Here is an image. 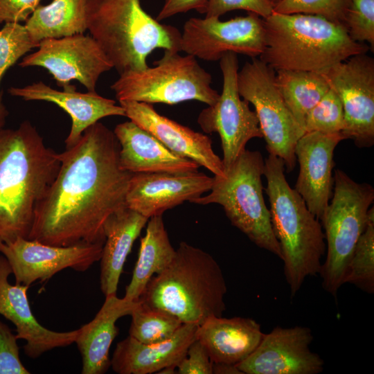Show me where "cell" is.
Returning a JSON list of instances; mask_svg holds the SVG:
<instances>
[{"label": "cell", "instance_id": "6da1fadb", "mask_svg": "<svg viewBox=\"0 0 374 374\" xmlns=\"http://www.w3.org/2000/svg\"><path fill=\"white\" fill-rule=\"evenodd\" d=\"M120 145L100 122L60 153L58 172L36 206L28 239L65 247L105 243L104 224L126 207L132 173L120 166Z\"/></svg>", "mask_w": 374, "mask_h": 374}, {"label": "cell", "instance_id": "7a4b0ae2", "mask_svg": "<svg viewBox=\"0 0 374 374\" xmlns=\"http://www.w3.org/2000/svg\"><path fill=\"white\" fill-rule=\"evenodd\" d=\"M60 166V153L28 121L0 128V244L28 239L36 206Z\"/></svg>", "mask_w": 374, "mask_h": 374}, {"label": "cell", "instance_id": "3957f363", "mask_svg": "<svg viewBox=\"0 0 374 374\" xmlns=\"http://www.w3.org/2000/svg\"><path fill=\"white\" fill-rule=\"evenodd\" d=\"M222 269L205 251L181 242L170 263L148 283L141 303L166 311L183 323L200 325L226 310Z\"/></svg>", "mask_w": 374, "mask_h": 374}, {"label": "cell", "instance_id": "277c9868", "mask_svg": "<svg viewBox=\"0 0 374 374\" xmlns=\"http://www.w3.org/2000/svg\"><path fill=\"white\" fill-rule=\"evenodd\" d=\"M264 21L266 46L259 57L275 71L323 73L369 50L352 39L343 24L321 16L273 12Z\"/></svg>", "mask_w": 374, "mask_h": 374}, {"label": "cell", "instance_id": "5b68a950", "mask_svg": "<svg viewBox=\"0 0 374 374\" xmlns=\"http://www.w3.org/2000/svg\"><path fill=\"white\" fill-rule=\"evenodd\" d=\"M285 170L283 161L269 154L265 160V190L273 231L280 247L284 274L294 296L307 277L319 274L326 247L319 220L289 185Z\"/></svg>", "mask_w": 374, "mask_h": 374}, {"label": "cell", "instance_id": "8992f818", "mask_svg": "<svg viewBox=\"0 0 374 374\" xmlns=\"http://www.w3.org/2000/svg\"><path fill=\"white\" fill-rule=\"evenodd\" d=\"M87 28L120 74L146 69L153 51H180L181 33L154 19L140 0H87Z\"/></svg>", "mask_w": 374, "mask_h": 374}, {"label": "cell", "instance_id": "52a82bcc", "mask_svg": "<svg viewBox=\"0 0 374 374\" xmlns=\"http://www.w3.org/2000/svg\"><path fill=\"white\" fill-rule=\"evenodd\" d=\"M264 166L260 152L245 150L225 170L224 176L213 177L208 195L195 198L190 203L220 204L232 225L258 247L281 259L280 247L263 197Z\"/></svg>", "mask_w": 374, "mask_h": 374}, {"label": "cell", "instance_id": "ba28073f", "mask_svg": "<svg viewBox=\"0 0 374 374\" xmlns=\"http://www.w3.org/2000/svg\"><path fill=\"white\" fill-rule=\"evenodd\" d=\"M373 201L371 184L356 182L340 169L335 170L332 196L319 219L324 229L326 258L319 274L323 288L333 296L346 283L353 253L366 226Z\"/></svg>", "mask_w": 374, "mask_h": 374}, {"label": "cell", "instance_id": "9c48e42d", "mask_svg": "<svg viewBox=\"0 0 374 374\" xmlns=\"http://www.w3.org/2000/svg\"><path fill=\"white\" fill-rule=\"evenodd\" d=\"M139 71L120 74L111 85L118 101L175 105L197 100L215 104L220 94L212 87V77L196 60L187 54L164 51L163 57Z\"/></svg>", "mask_w": 374, "mask_h": 374}, {"label": "cell", "instance_id": "30bf717a", "mask_svg": "<svg viewBox=\"0 0 374 374\" xmlns=\"http://www.w3.org/2000/svg\"><path fill=\"white\" fill-rule=\"evenodd\" d=\"M237 82L240 96L254 107L267 150L281 159L291 172L296 163V142L305 132L280 93L276 71L253 57L238 71Z\"/></svg>", "mask_w": 374, "mask_h": 374}, {"label": "cell", "instance_id": "8fae6325", "mask_svg": "<svg viewBox=\"0 0 374 374\" xmlns=\"http://www.w3.org/2000/svg\"><path fill=\"white\" fill-rule=\"evenodd\" d=\"M220 66L223 77L222 93L215 104L202 110L197 123L205 133L219 134L226 170L246 150L249 141L262 138V134L256 112L238 92L237 54L223 55Z\"/></svg>", "mask_w": 374, "mask_h": 374}, {"label": "cell", "instance_id": "7c38bea8", "mask_svg": "<svg viewBox=\"0 0 374 374\" xmlns=\"http://www.w3.org/2000/svg\"><path fill=\"white\" fill-rule=\"evenodd\" d=\"M266 46L264 19L249 12L227 21L218 17H192L183 27L180 51L206 61H217L226 53L260 57Z\"/></svg>", "mask_w": 374, "mask_h": 374}, {"label": "cell", "instance_id": "4fadbf2b", "mask_svg": "<svg viewBox=\"0 0 374 374\" xmlns=\"http://www.w3.org/2000/svg\"><path fill=\"white\" fill-rule=\"evenodd\" d=\"M330 89L341 100L345 139L359 148L374 145V59L366 53L353 55L323 73Z\"/></svg>", "mask_w": 374, "mask_h": 374}, {"label": "cell", "instance_id": "5bb4252c", "mask_svg": "<svg viewBox=\"0 0 374 374\" xmlns=\"http://www.w3.org/2000/svg\"><path fill=\"white\" fill-rule=\"evenodd\" d=\"M19 66L44 68L60 87H66L76 80L89 91H96L101 74L113 68L96 40L84 33L44 39Z\"/></svg>", "mask_w": 374, "mask_h": 374}, {"label": "cell", "instance_id": "9a60e30c", "mask_svg": "<svg viewBox=\"0 0 374 374\" xmlns=\"http://www.w3.org/2000/svg\"><path fill=\"white\" fill-rule=\"evenodd\" d=\"M103 244L58 247L19 238L10 243L0 244V253L8 260L15 283L30 286L37 280L45 281L66 268L85 271L100 260Z\"/></svg>", "mask_w": 374, "mask_h": 374}, {"label": "cell", "instance_id": "2e32d148", "mask_svg": "<svg viewBox=\"0 0 374 374\" xmlns=\"http://www.w3.org/2000/svg\"><path fill=\"white\" fill-rule=\"evenodd\" d=\"M310 328L276 326L265 334L254 351L237 364L243 374H318L324 361L310 350Z\"/></svg>", "mask_w": 374, "mask_h": 374}, {"label": "cell", "instance_id": "e0dca14e", "mask_svg": "<svg viewBox=\"0 0 374 374\" xmlns=\"http://www.w3.org/2000/svg\"><path fill=\"white\" fill-rule=\"evenodd\" d=\"M213 177L198 171L133 174L125 197L127 208L148 217L163 213L208 192Z\"/></svg>", "mask_w": 374, "mask_h": 374}, {"label": "cell", "instance_id": "ac0fdd59", "mask_svg": "<svg viewBox=\"0 0 374 374\" xmlns=\"http://www.w3.org/2000/svg\"><path fill=\"white\" fill-rule=\"evenodd\" d=\"M344 139L341 133L310 132L304 133L295 146L299 172L294 189L318 220L332 196L334 151Z\"/></svg>", "mask_w": 374, "mask_h": 374}, {"label": "cell", "instance_id": "d6986e66", "mask_svg": "<svg viewBox=\"0 0 374 374\" xmlns=\"http://www.w3.org/2000/svg\"><path fill=\"white\" fill-rule=\"evenodd\" d=\"M125 116L145 130L176 154L195 161L214 176L224 175L221 159L213 151L206 135L158 113L152 104L132 100L118 101Z\"/></svg>", "mask_w": 374, "mask_h": 374}, {"label": "cell", "instance_id": "ffe728a7", "mask_svg": "<svg viewBox=\"0 0 374 374\" xmlns=\"http://www.w3.org/2000/svg\"><path fill=\"white\" fill-rule=\"evenodd\" d=\"M11 274L8 260L0 255V314L15 326L17 339L26 341L24 346V353L36 359L45 352L74 343L78 329L55 332L42 326L37 321L27 297L29 286L19 283L11 285L8 281Z\"/></svg>", "mask_w": 374, "mask_h": 374}, {"label": "cell", "instance_id": "44dd1931", "mask_svg": "<svg viewBox=\"0 0 374 374\" xmlns=\"http://www.w3.org/2000/svg\"><path fill=\"white\" fill-rule=\"evenodd\" d=\"M10 95L24 100H42L54 103L64 110L72 121L70 132L65 140L66 148L75 145L84 131L103 118L125 116L122 106L115 100L94 91L82 93L73 84L62 91L55 89L42 81L23 87H10Z\"/></svg>", "mask_w": 374, "mask_h": 374}, {"label": "cell", "instance_id": "7402d4cb", "mask_svg": "<svg viewBox=\"0 0 374 374\" xmlns=\"http://www.w3.org/2000/svg\"><path fill=\"white\" fill-rule=\"evenodd\" d=\"M114 132L120 145L121 168L136 173H186L198 171L195 161L180 157L132 121L117 125Z\"/></svg>", "mask_w": 374, "mask_h": 374}, {"label": "cell", "instance_id": "603a6c76", "mask_svg": "<svg viewBox=\"0 0 374 374\" xmlns=\"http://www.w3.org/2000/svg\"><path fill=\"white\" fill-rule=\"evenodd\" d=\"M197 327L183 323L170 338L152 344L140 342L129 335L116 344L111 366L118 374L158 373L168 366L177 367L195 339Z\"/></svg>", "mask_w": 374, "mask_h": 374}, {"label": "cell", "instance_id": "cb8c5ba5", "mask_svg": "<svg viewBox=\"0 0 374 374\" xmlns=\"http://www.w3.org/2000/svg\"><path fill=\"white\" fill-rule=\"evenodd\" d=\"M139 301H130L116 294L105 296L95 317L78 328L75 343L82 359V374H103L111 366L110 346L118 333L116 323L118 319L130 315Z\"/></svg>", "mask_w": 374, "mask_h": 374}, {"label": "cell", "instance_id": "d4e9b609", "mask_svg": "<svg viewBox=\"0 0 374 374\" xmlns=\"http://www.w3.org/2000/svg\"><path fill=\"white\" fill-rule=\"evenodd\" d=\"M264 333L251 318L212 317L197 326L195 339L215 363L238 364L257 348Z\"/></svg>", "mask_w": 374, "mask_h": 374}, {"label": "cell", "instance_id": "484cf974", "mask_svg": "<svg viewBox=\"0 0 374 374\" xmlns=\"http://www.w3.org/2000/svg\"><path fill=\"white\" fill-rule=\"evenodd\" d=\"M148 220V217L125 207L111 215L105 222L100 282L105 296L116 294L127 257Z\"/></svg>", "mask_w": 374, "mask_h": 374}, {"label": "cell", "instance_id": "4316f807", "mask_svg": "<svg viewBox=\"0 0 374 374\" xmlns=\"http://www.w3.org/2000/svg\"><path fill=\"white\" fill-rule=\"evenodd\" d=\"M175 252L162 215L150 217L145 235L141 239L138 259L124 298L138 301L151 278L170 263Z\"/></svg>", "mask_w": 374, "mask_h": 374}, {"label": "cell", "instance_id": "83f0119b", "mask_svg": "<svg viewBox=\"0 0 374 374\" xmlns=\"http://www.w3.org/2000/svg\"><path fill=\"white\" fill-rule=\"evenodd\" d=\"M87 0H52L39 6L26 21L31 39L37 44L48 38H60L87 30Z\"/></svg>", "mask_w": 374, "mask_h": 374}, {"label": "cell", "instance_id": "f1b7e54d", "mask_svg": "<svg viewBox=\"0 0 374 374\" xmlns=\"http://www.w3.org/2000/svg\"><path fill=\"white\" fill-rule=\"evenodd\" d=\"M276 82L288 109L304 130L306 115L330 90L324 74L306 71L277 70Z\"/></svg>", "mask_w": 374, "mask_h": 374}, {"label": "cell", "instance_id": "f546056e", "mask_svg": "<svg viewBox=\"0 0 374 374\" xmlns=\"http://www.w3.org/2000/svg\"><path fill=\"white\" fill-rule=\"evenodd\" d=\"M130 316L129 335L144 344L164 341L172 337L183 324L171 314L145 305L140 301Z\"/></svg>", "mask_w": 374, "mask_h": 374}, {"label": "cell", "instance_id": "4dcf8cb0", "mask_svg": "<svg viewBox=\"0 0 374 374\" xmlns=\"http://www.w3.org/2000/svg\"><path fill=\"white\" fill-rule=\"evenodd\" d=\"M368 294L374 293V208L368 211L367 224L351 257L346 283Z\"/></svg>", "mask_w": 374, "mask_h": 374}, {"label": "cell", "instance_id": "1f68e13d", "mask_svg": "<svg viewBox=\"0 0 374 374\" xmlns=\"http://www.w3.org/2000/svg\"><path fill=\"white\" fill-rule=\"evenodd\" d=\"M345 126L343 106L337 94L331 89L305 116V132L341 133Z\"/></svg>", "mask_w": 374, "mask_h": 374}, {"label": "cell", "instance_id": "d6a6232c", "mask_svg": "<svg viewBox=\"0 0 374 374\" xmlns=\"http://www.w3.org/2000/svg\"><path fill=\"white\" fill-rule=\"evenodd\" d=\"M39 44L30 37L25 25L6 23L0 30V84L6 71Z\"/></svg>", "mask_w": 374, "mask_h": 374}, {"label": "cell", "instance_id": "836d02e7", "mask_svg": "<svg viewBox=\"0 0 374 374\" xmlns=\"http://www.w3.org/2000/svg\"><path fill=\"white\" fill-rule=\"evenodd\" d=\"M351 0H280L273 11L279 14H308L344 25Z\"/></svg>", "mask_w": 374, "mask_h": 374}, {"label": "cell", "instance_id": "e575fe53", "mask_svg": "<svg viewBox=\"0 0 374 374\" xmlns=\"http://www.w3.org/2000/svg\"><path fill=\"white\" fill-rule=\"evenodd\" d=\"M344 25L355 42L374 49V0H351Z\"/></svg>", "mask_w": 374, "mask_h": 374}, {"label": "cell", "instance_id": "d590c367", "mask_svg": "<svg viewBox=\"0 0 374 374\" xmlns=\"http://www.w3.org/2000/svg\"><path fill=\"white\" fill-rule=\"evenodd\" d=\"M274 5L269 0H209L204 14L206 17H218L235 10L255 13L263 19L273 12Z\"/></svg>", "mask_w": 374, "mask_h": 374}, {"label": "cell", "instance_id": "8d00e7d4", "mask_svg": "<svg viewBox=\"0 0 374 374\" xmlns=\"http://www.w3.org/2000/svg\"><path fill=\"white\" fill-rule=\"evenodd\" d=\"M17 337L0 321V374H29L19 357Z\"/></svg>", "mask_w": 374, "mask_h": 374}, {"label": "cell", "instance_id": "74e56055", "mask_svg": "<svg viewBox=\"0 0 374 374\" xmlns=\"http://www.w3.org/2000/svg\"><path fill=\"white\" fill-rule=\"evenodd\" d=\"M213 362L204 348L195 339L189 346L186 355L177 365L179 374H213Z\"/></svg>", "mask_w": 374, "mask_h": 374}, {"label": "cell", "instance_id": "f35d334b", "mask_svg": "<svg viewBox=\"0 0 374 374\" xmlns=\"http://www.w3.org/2000/svg\"><path fill=\"white\" fill-rule=\"evenodd\" d=\"M41 0H0V24L21 23L30 17Z\"/></svg>", "mask_w": 374, "mask_h": 374}, {"label": "cell", "instance_id": "ab89813d", "mask_svg": "<svg viewBox=\"0 0 374 374\" xmlns=\"http://www.w3.org/2000/svg\"><path fill=\"white\" fill-rule=\"evenodd\" d=\"M209 0H164L163 6L157 16V19L161 21L179 13H184L191 10H195L199 13L204 14Z\"/></svg>", "mask_w": 374, "mask_h": 374}, {"label": "cell", "instance_id": "60d3db41", "mask_svg": "<svg viewBox=\"0 0 374 374\" xmlns=\"http://www.w3.org/2000/svg\"><path fill=\"white\" fill-rule=\"evenodd\" d=\"M213 374H243L237 365L213 362Z\"/></svg>", "mask_w": 374, "mask_h": 374}, {"label": "cell", "instance_id": "b9f144b4", "mask_svg": "<svg viewBox=\"0 0 374 374\" xmlns=\"http://www.w3.org/2000/svg\"><path fill=\"white\" fill-rule=\"evenodd\" d=\"M3 92L0 90V128L3 127L6 119L8 116V109L3 103Z\"/></svg>", "mask_w": 374, "mask_h": 374}, {"label": "cell", "instance_id": "7bdbcfd3", "mask_svg": "<svg viewBox=\"0 0 374 374\" xmlns=\"http://www.w3.org/2000/svg\"><path fill=\"white\" fill-rule=\"evenodd\" d=\"M177 366H175V365H171V366H166L165 368H163V369H161L160 371L158 372V373H160V374H175V373H177L176 372V368H177Z\"/></svg>", "mask_w": 374, "mask_h": 374}, {"label": "cell", "instance_id": "ee69618b", "mask_svg": "<svg viewBox=\"0 0 374 374\" xmlns=\"http://www.w3.org/2000/svg\"><path fill=\"white\" fill-rule=\"evenodd\" d=\"M270 2L274 6L276 3H278L280 0H269Z\"/></svg>", "mask_w": 374, "mask_h": 374}]
</instances>
